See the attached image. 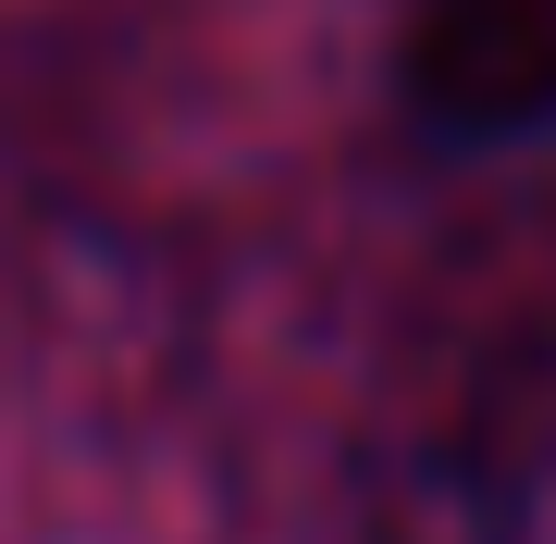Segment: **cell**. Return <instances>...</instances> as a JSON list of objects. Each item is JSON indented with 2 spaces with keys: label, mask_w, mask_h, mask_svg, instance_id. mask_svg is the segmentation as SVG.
<instances>
[{
  "label": "cell",
  "mask_w": 556,
  "mask_h": 544,
  "mask_svg": "<svg viewBox=\"0 0 556 544\" xmlns=\"http://www.w3.org/2000/svg\"><path fill=\"white\" fill-rule=\"evenodd\" d=\"M346 520L358 544H556V211L420 284L358 408Z\"/></svg>",
  "instance_id": "6da1fadb"
},
{
  "label": "cell",
  "mask_w": 556,
  "mask_h": 544,
  "mask_svg": "<svg viewBox=\"0 0 556 544\" xmlns=\"http://www.w3.org/2000/svg\"><path fill=\"white\" fill-rule=\"evenodd\" d=\"M408 100L457 149L556 137V0H408Z\"/></svg>",
  "instance_id": "7a4b0ae2"
}]
</instances>
